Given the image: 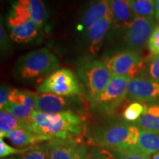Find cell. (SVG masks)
<instances>
[{"instance_id":"obj_7","label":"cell","mask_w":159,"mask_h":159,"mask_svg":"<svg viewBox=\"0 0 159 159\" xmlns=\"http://www.w3.org/2000/svg\"><path fill=\"white\" fill-rule=\"evenodd\" d=\"M105 66L114 76L128 77L132 80L144 70L143 60L138 51L127 50L118 52L105 61Z\"/></svg>"},{"instance_id":"obj_15","label":"cell","mask_w":159,"mask_h":159,"mask_svg":"<svg viewBox=\"0 0 159 159\" xmlns=\"http://www.w3.org/2000/svg\"><path fill=\"white\" fill-rule=\"evenodd\" d=\"M113 21L110 19H102L91 26L88 30V39L89 49L91 53L94 54L98 52L103 39L110 29Z\"/></svg>"},{"instance_id":"obj_25","label":"cell","mask_w":159,"mask_h":159,"mask_svg":"<svg viewBox=\"0 0 159 159\" xmlns=\"http://www.w3.org/2000/svg\"><path fill=\"white\" fill-rule=\"evenodd\" d=\"M145 78L159 83V55H154L144 66Z\"/></svg>"},{"instance_id":"obj_2","label":"cell","mask_w":159,"mask_h":159,"mask_svg":"<svg viewBox=\"0 0 159 159\" xmlns=\"http://www.w3.org/2000/svg\"><path fill=\"white\" fill-rule=\"evenodd\" d=\"M140 129L135 125L112 120L95 127L89 133V144L111 150H124L136 146Z\"/></svg>"},{"instance_id":"obj_34","label":"cell","mask_w":159,"mask_h":159,"mask_svg":"<svg viewBox=\"0 0 159 159\" xmlns=\"http://www.w3.org/2000/svg\"><path fill=\"white\" fill-rule=\"evenodd\" d=\"M151 159H159V151H158V152H156V153H155V155L152 157V158H151Z\"/></svg>"},{"instance_id":"obj_19","label":"cell","mask_w":159,"mask_h":159,"mask_svg":"<svg viewBox=\"0 0 159 159\" xmlns=\"http://www.w3.org/2000/svg\"><path fill=\"white\" fill-rule=\"evenodd\" d=\"M17 3L25 5L30 13L31 19L39 27H42L46 22L47 10L42 0H17Z\"/></svg>"},{"instance_id":"obj_27","label":"cell","mask_w":159,"mask_h":159,"mask_svg":"<svg viewBox=\"0 0 159 159\" xmlns=\"http://www.w3.org/2000/svg\"><path fill=\"white\" fill-rule=\"evenodd\" d=\"M30 147L31 146L27 147V148L25 149L13 148L9 146L7 144H6L4 142L3 139H0V157H1V158H4L5 157L12 156V155H19L20 153H22V152L29 150Z\"/></svg>"},{"instance_id":"obj_24","label":"cell","mask_w":159,"mask_h":159,"mask_svg":"<svg viewBox=\"0 0 159 159\" xmlns=\"http://www.w3.org/2000/svg\"><path fill=\"white\" fill-rule=\"evenodd\" d=\"M117 159H150V156L146 154L136 146L124 150H113Z\"/></svg>"},{"instance_id":"obj_14","label":"cell","mask_w":159,"mask_h":159,"mask_svg":"<svg viewBox=\"0 0 159 159\" xmlns=\"http://www.w3.org/2000/svg\"><path fill=\"white\" fill-rule=\"evenodd\" d=\"M39 35V27L32 19L21 25L11 27L10 37L18 43L33 41Z\"/></svg>"},{"instance_id":"obj_16","label":"cell","mask_w":159,"mask_h":159,"mask_svg":"<svg viewBox=\"0 0 159 159\" xmlns=\"http://www.w3.org/2000/svg\"><path fill=\"white\" fill-rule=\"evenodd\" d=\"M135 125L141 130H145L159 134V105H151L135 122Z\"/></svg>"},{"instance_id":"obj_6","label":"cell","mask_w":159,"mask_h":159,"mask_svg":"<svg viewBox=\"0 0 159 159\" xmlns=\"http://www.w3.org/2000/svg\"><path fill=\"white\" fill-rule=\"evenodd\" d=\"M78 75L85 85L90 102L106 88L114 77L105 63L98 61L81 66L78 69Z\"/></svg>"},{"instance_id":"obj_12","label":"cell","mask_w":159,"mask_h":159,"mask_svg":"<svg viewBox=\"0 0 159 159\" xmlns=\"http://www.w3.org/2000/svg\"><path fill=\"white\" fill-rule=\"evenodd\" d=\"M47 144L49 159H74L80 142L75 139H53Z\"/></svg>"},{"instance_id":"obj_26","label":"cell","mask_w":159,"mask_h":159,"mask_svg":"<svg viewBox=\"0 0 159 159\" xmlns=\"http://www.w3.org/2000/svg\"><path fill=\"white\" fill-rule=\"evenodd\" d=\"M145 108L146 107H144L141 103L134 102L127 107L123 113V116L125 120L128 122H134V121L136 122L137 119L142 116Z\"/></svg>"},{"instance_id":"obj_11","label":"cell","mask_w":159,"mask_h":159,"mask_svg":"<svg viewBox=\"0 0 159 159\" xmlns=\"http://www.w3.org/2000/svg\"><path fill=\"white\" fill-rule=\"evenodd\" d=\"M102 19H110L113 21V14L109 0H94L85 11L82 24L85 29L89 30L91 26Z\"/></svg>"},{"instance_id":"obj_10","label":"cell","mask_w":159,"mask_h":159,"mask_svg":"<svg viewBox=\"0 0 159 159\" xmlns=\"http://www.w3.org/2000/svg\"><path fill=\"white\" fill-rule=\"evenodd\" d=\"M70 97H61L52 94H37L35 99V111L44 113L69 112L74 113L71 110L75 108L78 103L75 104L73 99Z\"/></svg>"},{"instance_id":"obj_13","label":"cell","mask_w":159,"mask_h":159,"mask_svg":"<svg viewBox=\"0 0 159 159\" xmlns=\"http://www.w3.org/2000/svg\"><path fill=\"white\" fill-rule=\"evenodd\" d=\"M113 14V22L117 28H130L135 16L128 0H109Z\"/></svg>"},{"instance_id":"obj_8","label":"cell","mask_w":159,"mask_h":159,"mask_svg":"<svg viewBox=\"0 0 159 159\" xmlns=\"http://www.w3.org/2000/svg\"><path fill=\"white\" fill-rule=\"evenodd\" d=\"M152 16L135 18L126 35V43L131 50L137 51L142 48L150 39L155 29Z\"/></svg>"},{"instance_id":"obj_17","label":"cell","mask_w":159,"mask_h":159,"mask_svg":"<svg viewBox=\"0 0 159 159\" xmlns=\"http://www.w3.org/2000/svg\"><path fill=\"white\" fill-rule=\"evenodd\" d=\"M5 138L8 139L16 146L21 148L33 146L38 142L44 141L41 136L24 128H19L8 133L6 135Z\"/></svg>"},{"instance_id":"obj_35","label":"cell","mask_w":159,"mask_h":159,"mask_svg":"<svg viewBox=\"0 0 159 159\" xmlns=\"http://www.w3.org/2000/svg\"><path fill=\"white\" fill-rule=\"evenodd\" d=\"M149 1H150L151 2H152V3L156 4V0H149Z\"/></svg>"},{"instance_id":"obj_32","label":"cell","mask_w":159,"mask_h":159,"mask_svg":"<svg viewBox=\"0 0 159 159\" xmlns=\"http://www.w3.org/2000/svg\"><path fill=\"white\" fill-rule=\"evenodd\" d=\"M89 159H105L100 148L93 149L89 152Z\"/></svg>"},{"instance_id":"obj_31","label":"cell","mask_w":159,"mask_h":159,"mask_svg":"<svg viewBox=\"0 0 159 159\" xmlns=\"http://www.w3.org/2000/svg\"><path fill=\"white\" fill-rule=\"evenodd\" d=\"M0 35H1V40H0V41H1V49L2 51H5L8 47L9 39L7 33H5V29L3 28L2 25L1 29H0Z\"/></svg>"},{"instance_id":"obj_3","label":"cell","mask_w":159,"mask_h":159,"mask_svg":"<svg viewBox=\"0 0 159 159\" xmlns=\"http://www.w3.org/2000/svg\"><path fill=\"white\" fill-rule=\"evenodd\" d=\"M59 67L58 60L47 48L30 52L18 60L15 75L23 80H41L47 78Z\"/></svg>"},{"instance_id":"obj_30","label":"cell","mask_w":159,"mask_h":159,"mask_svg":"<svg viewBox=\"0 0 159 159\" xmlns=\"http://www.w3.org/2000/svg\"><path fill=\"white\" fill-rule=\"evenodd\" d=\"M74 159H89V151L85 145H78L75 152Z\"/></svg>"},{"instance_id":"obj_20","label":"cell","mask_w":159,"mask_h":159,"mask_svg":"<svg viewBox=\"0 0 159 159\" xmlns=\"http://www.w3.org/2000/svg\"><path fill=\"white\" fill-rule=\"evenodd\" d=\"M22 128V122L14 115L6 110L0 112V137L5 138L8 133Z\"/></svg>"},{"instance_id":"obj_36","label":"cell","mask_w":159,"mask_h":159,"mask_svg":"<svg viewBox=\"0 0 159 159\" xmlns=\"http://www.w3.org/2000/svg\"><path fill=\"white\" fill-rule=\"evenodd\" d=\"M2 159H3V158H2ZM4 159H5V158H4ZM7 159H11V158H7Z\"/></svg>"},{"instance_id":"obj_4","label":"cell","mask_w":159,"mask_h":159,"mask_svg":"<svg viewBox=\"0 0 159 159\" xmlns=\"http://www.w3.org/2000/svg\"><path fill=\"white\" fill-rule=\"evenodd\" d=\"M130 78L114 76L106 88L91 101V108L100 114H111L122 104L128 94Z\"/></svg>"},{"instance_id":"obj_5","label":"cell","mask_w":159,"mask_h":159,"mask_svg":"<svg viewBox=\"0 0 159 159\" xmlns=\"http://www.w3.org/2000/svg\"><path fill=\"white\" fill-rule=\"evenodd\" d=\"M38 91L41 94H52L61 97H75L82 94L76 75L68 69L54 71L43 80Z\"/></svg>"},{"instance_id":"obj_9","label":"cell","mask_w":159,"mask_h":159,"mask_svg":"<svg viewBox=\"0 0 159 159\" xmlns=\"http://www.w3.org/2000/svg\"><path fill=\"white\" fill-rule=\"evenodd\" d=\"M127 96L131 100L141 102L159 101V83L145 77H135L129 83Z\"/></svg>"},{"instance_id":"obj_23","label":"cell","mask_w":159,"mask_h":159,"mask_svg":"<svg viewBox=\"0 0 159 159\" xmlns=\"http://www.w3.org/2000/svg\"><path fill=\"white\" fill-rule=\"evenodd\" d=\"M11 159H49L48 157V144L42 146H31L25 152L12 156Z\"/></svg>"},{"instance_id":"obj_28","label":"cell","mask_w":159,"mask_h":159,"mask_svg":"<svg viewBox=\"0 0 159 159\" xmlns=\"http://www.w3.org/2000/svg\"><path fill=\"white\" fill-rule=\"evenodd\" d=\"M148 48L153 55H159V25L155 27L149 39Z\"/></svg>"},{"instance_id":"obj_1","label":"cell","mask_w":159,"mask_h":159,"mask_svg":"<svg viewBox=\"0 0 159 159\" xmlns=\"http://www.w3.org/2000/svg\"><path fill=\"white\" fill-rule=\"evenodd\" d=\"M22 128L41 136L44 141L53 139H75L81 142L83 119L75 113H44L34 111Z\"/></svg>"},{"instance_id":"obj_29","label":"cell","mask_w":159,"mask_h":159,"mask_svg":"<svg viewBox=\"0 0 159 159\" xmlns=\"http://www.w3.org/2000/svg\"><path fill=\"white\" fill-rule=\"evenodd\" d=\"M11 88L7 85H2L0 89V108L5 109V106L9 102V96L11 94Z\"/></svg>"},{"instance_id":"obj_21","label":"cell","mask_w":159,"mask_h":159,"mask_svg":"<svg viewBox=\"0 0 159 159\" xmlns=\"http://www.w3.org/2000/svg\"><path fill=\"white\" fill-rule=\"evenodd\" d=\"M31 19L30 13L25 5L16 3L13 7L8 19V25L11 27L18 26Z\"/></svg>"},{"instance_id":"obj_33","label":"cell","mask_w":159,"mask_h":159,"mask_svg":"<svg viewBox=\"0 0 159 159\" xmlns=\"http://www.w3.org/2000/svg\"><path fill=\"white\" fill-rule=\"evenodd\" d=\"M155 13H156V19L159 21V0H156L155 4Z\"/></svg>"},{"instance_id":"obj_18","label":"cell","mask_w":159,"mask_h":159,"mask_svg":"<svg viewBox=\"0 0 159 159\" xmlns=\"http://www.w3.org/2000/svg\"><path fill=\"white\" fill-rule=\"evenodd\" d=\"M136 147L149 156L158 152L159 134L140 129V134Z\"/></svg>"},{"instance_id":"obj_22","label":"cell","mask_w":159,"mask_h":159,"mask_svg":"<svg viewBox=\"0 0 159 159\" xmlns=\"http://www.w3.org/2000/svg\"><path fill=\"white\" fill-rule=\"evenodd\" d=\"M136 16H152L155 13V4L149 0H128Z\"/></svg>"}]
</instances>
